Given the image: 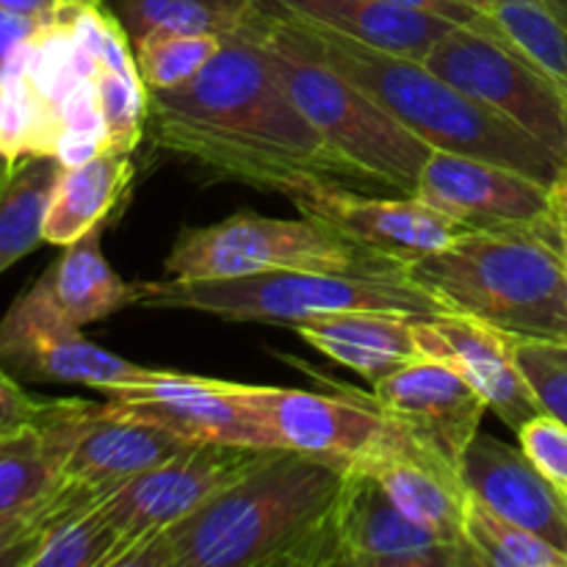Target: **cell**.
Here are the masks:
<instances>
[{
  "mask_svg": "<svg viewBox=\"0 0 567 567\" xmlns=\"http://www.w3.org/2000/svg\"><path fill=\"white\" fill-rule=\"evenodd\" d=\"M147 125L161 150L219 181L282 194L308 177H352L286 92L252 28L225 39L186 86L147 92Z\"/></svg>",
  "mask_w": 567,
  "mask_h": 567,
  "instance_id": "6da1fadb",
  "label": "cell"
},
{
  "mask_svg": "<svg viewBox=\"0 0 567 567\" xmlns=\"http://www.w3.org/2000/svg\"><path fill=\"white\" fill-rule=\"evenodd\" d=\"M347 471L336 460L275 449L122 567H336V504Z\"/></svg>",
  "mask_w": 567,
  "mask_h": 567,
  "instance_id": "7a4b0ae2",
  "label": "cell"
},
{
  "mask_svg": "<svg viewBox=\"0 0 567 567\" xmlns=\"http://www.w3.org/2000/svg\"><path fill=\"white\" fill-rule=\"evenodd\" d=\"M255 25L266 37L341 72L432 150L493 161L548 188L567 172V161L546 144L443 81L424 61L385 53L330 28L269 11H260Z\"/></svg>",
  "mask_w": 567,
  "mask_h": 567,
  "instance_id": "3957f363",
  "label": "cell"
},
{
  "mask_svg": "<svg viewBox=\"0 0 567 567\" xmlns=\"http://www.w3.org/2000/svg\"><path fill=\"white\" fill-rule=\"evenodd\" d=\"M402 275L449 313L513 338L567 341V264L559 230H468L402 264Z\"/></svg>",
  "mask_w": 567,
  "mask_h": 567,
  "instance_id": "277c9868",
  "label": "cell"
},
{
  "mask_svg": "<svg viewBox=\"0 0 567 567\" xmlns=\"http://www.w3.org/2000/svg\"><path fill=\"white\" fill-rule=\"evenodd\" d=\"M138 308L192 310L225 321L293 327L336 310L437 313V305L396 271L280 269L233 280H150L136 286Z\"/></svg>",
  "mask_w": 567,
  "mask_h": 567,
  "instance_id": "5b68a950",
  "label": "cell"
},
{
  "mask_svg": "<svg viewBox=\"0 0 567 567\" xmlns=\"http://www.w3.org/2000/svg\"><path fill=\"white\" fill-rule=\"evenodd\" d=\"M252 31L269 48L271 64L286 92L352 177L377 181L404 197H413L421 169L432 153L430 144L388 114L363 89L349 83L341 72L266 37L258 25H252Z\"/></svg>",
  "mask_w": 567,
  "mask_h": 567,
  "instance_id": "8992f818",
  "label": "cell"
},
{
  "mask_svg": "<svg viewBox=\"0 0 567 567\" xmlns=\"http://www.w3.org/2000/svg\"><path fill=\"white\" fill-rule=\"evenodd\" d=\"M280 269L396 271L402 264L347 241L321 221L236 214L208 227H188L164 260L172 280H233Z\"/></svg>",
  "mask_w": 567,
  "mask_h": 567,
  "instance_id": "52a82bcc",
  "label": "cell"
},
{
  "mask_svg": "<svg viewBox=\"0 0 567 567\" xmlns=\"http://www.w3.org/2000/svg\"><path fill=\"white\" fill-rule=\"evenodd\" d=\"M424 64L567 161V89L502 37L482 25H454Z\"/></svg>",
  "mask_w": 567,
  "mask_h": 567,
  "instance_id": "ba28073f",
  "label": "cell"
},
{
  "mask_svg": "<svg viewBox=\"0 0 567 567\" xmlns=\"http://www.w3.org/2000/svg\"><path fill=\"white\" fill-rule=\"evenodd\" d=\"M275 454V449L230 446V443H188L166 463L133 476L100 502L116 529L120 548L111 567H122L144 543L247 476Z\"/></svg>",
  "mask_w": 567,
  "mask_h": 567,
  "instance_id": "9c48e42d",
  "label": "cell"
},
{
  "mask_svg": "<svg viewBox=\"0 0 567 567\" xmlns=\"http://www.w3.org/2000/svg\"><path fill=\"white\" fill-rule=\"evenodd\" d=\"M0 365L22 380L89 385L109 396L164 377L161 369L131 363L89 341L53 308L39 282L0 321Z\"/></svg>",
  "mask_w": 567,
  "mask_h": 567,
  "instance_id": "30bf717a",
  "label": "cell"
},
{
  "mask_svg": "<svg viewBox=\"0 0 567 567\" xmlns=\"http://www.w3.org/2000/svg\"><path fill=\"white\" fill-rule=\"evenodd\" d=\"M293 208L380 258L408 264L457 241L468 227L419 197H369L341 181L308 177L282 192Z\"/></svg>",
  "mask_w": 567,
  "mask_h": 567,
  "instance_id": "8fae6325",
  "label": "cell"
},
{
  "mask_svg": "<svg viewBox=\"0 0 567 567\" xmlns=\"http://www.w3.org/2000/svg\"><path fill=\"white\" fill-rule=\"evenodd\" d=\"M336 567H482L454 543L396 507L374 474L349 465L336 504Z\"/></svg>",
  "mask_w": 567,
  "mask_h": 567,
  "instance_id": "7c38bea8",
  "label": "cell"
},
{
  "mask_svg": "<svg viewBox=\"0 0 567 567\" xmlns=\"http://www.w3.org/2000/svg\"><path fill=\"white\" fill-rule=\"evenodd\" d=\"M105 404L114 413L147 421L188 443L282 449L269 421L249 402L247 385L236 382L164 371L150 385L111 393Z\"/></svg>",
  "mask_w": 567,
  "mask_h": 567,
  "instance_id": "4fadbf2b",
  "label": "cell"
},
{
  "mask_svg": "<svg viewBox=\"0 0 567 567\" xmlns=\"http://www.w3.org/2000/svg\"><path fill=\"white\" fill-rule=\"evenodd\" d=\"M413 197L468 230H551V188L493 161L432 150Z\"/></svg>",
  "mask_w": 567,
  "mask_h": 567,
  "instance_id": "5bb4252c",
  "label": "cell"
},
{
  "mask_svg": "<svg viewBox=\"0 0 567 567\" xmlns=\"http://www.w3.org/2000/svg\"><path fill=\"white\" fill-rule=\"evenodd\" d=\"M371 404L385 419L441 454L463 474L465 449L491 413L482 393L441 360L421 358L371 385Z\"/></svg>",
  "mask_w": 567,
  "mask_h": 567,
  "instance_id": "9a60e30c",
  "label": "cell"
},
{
  "mask_svg": "<svg viewBox=\"0 0 567 567\" xmlns=\"http://www.w3.org/2000/svg\"><path fill=\"white\" fill-rule=\"evenodd\" d=\"M341 396L293 388L247 385V396L264 413L282 449L354 465L369 457L391 432V419L371 404L369 393L341 385Z\"/></svg>",
  "mask_w": 567,
  "mask_h": 567,
  "instance_id": "2e32d148",
  "label": "cell"
},
{
  "mask_svg": "<svg viewBox=\"0 0 567 567\" xmlns=\"http://www.w3.org/2000/svg\"><path fill=\"white\" fill-rule=\"evenodd\" d=\"M415 338L426 358L441 360L463 374L482 393L491 413L513 432L540 413L529 382L515 363L513 336L485 321L437 310L415 316Z\"/></svg>",
  "mask_w": 567,
  "mask_h": 567,
  "instance_id": "e0dca14e",
  "label": "cell"
},
{
  "mask_svg": "<svg viewBox=\"0 0 567 567\" xmlns=\"http://www.w3.org/2000/svg\"><path fill=\"white\" fill-rule=\"evenodd\" d=\"M354 465L374 474L388 496L410 518L449 540L465 543L463 520L471 491L463 474L402 426L393 424L385 441Z\"/></svg>",
  "mask_w": 567,
  "mask_h": 567,
  "instance_id": "ac0fdd59",
  "label": "cell"
},
{
  "mask_svg": "<svg viewBox=\"0 0 567 567\" xmlns=\"http://www.w3.org/2000/svg\"><path fill=\"white\" fill-rule=\"evenodd\" d=\"M463 482L502 518L535 532L567 554V498L524 454L493 435L471 441L463 457Z\"/></svg>",
  "mask_w": 567,
  "mask_h": 567,
  "instance_id": "d6986e66",
  "label": "cell"
},
{
  "mask_svg": "<svg viewBox=\"0 0 567 567\" xmlns=\"http://www.w3.org/2000/svg\"><path fill=\"white\" fill-rule=\"evenodd\" d=\"M260 11L330 28L369 48L424 61L460 22L385 0H258Z\"/></svg>",
  "mask_w": 567,
  "mask_h": 567,
  "instance_id": "ffe728a7",
  "label": "cell"
},
{
  "mask_svg": "<svg viewBox=\"0 0 567 567\" xmlns=\"http://www.w3.org/2000/svg\"><path fill=\"white\" fill-rule=\"evenodd\" d=\"M415 316L402 310H336L299 321L291 330L369 385H377L393 371L426 358L415 338Z\"/></svg>",
  "mask_w": 567,
  "mask_h": 567,
  "instance_id": "44dd1931",
  "label": "cell"
},
{
  "mask_svg": "<svg viewBox=\"0 0 567 567\" xmlns=\"http://www.w3.org/2000/svg\"><path fill=\"white\" fill-rule=\"evenodd\" d=\"M186 446L188 441L183 437L147 424V421L114 413L103 402L94 404L86 426L78 435L75 446L66 457L64 476L97 487V491L114 493L133 476L166 463Z\"/></svg>",
  "mask_w": 567,
  "mask_h": 567,
  "instance_id": "7402d4cb",
  "label": "cell"
},
{
  "mask_svg": "<svg viewBox=\"0 0 567 567\" xmlns=\"http://www.w3.org/2000/svg\"><path fill=\"white\" fill-rule=\"evenodd\" d=\"M103 225L66 244L64 255L39 277L53 308L70 324L83 327L136 305V286H127L103 255Z\"/></svg>",
  "mask_w": 567,
  "mask_h": 567,
  "instance_id": "603a6c76",
  "label": "cell"
},
{
  "mask_svg": "<svg viewBox=\"0 0 567 567\" xmlns=\"http://www.w3.org/2000/svg\"><path fill=\"white\" fill-rule=\"evenodd\" d=\"M133 153L103 150L83 164L64 166L44 216V244L78 241L83 233L109 221L133 181Z\"/></svg>",
  "mask_w": 567,
  "mask_h": 567,
  "instance_id": "cb8c5ba5",
  "label": "cell"
},
{
  "mask_svg": "<svg viewBox=\"0 0 567 567\" xmlns=\"http://www.w3.org/2000/svg\"><path fill=\"white\" fill-rule=\"evenodd\" d=\"M64 164L31 155L0 175V275L44 244V216Z\"/></svg>",
  "mask_w": 567,
  "mask_h": 567,
  "instance_id": "d4e9b609",
  "label": "cell"
},
{
  "mask_svg": "<svg viewBox=\"0 0 567 567\" xmlns=\"http://www.w3.org/2000/svg\"><path fill=\"white\" fill-rule=\"evenodd\" d=\"M258 0H120L131 39L147 33H214L230 39L258 20Z\"/></svg>",
  "mask_w": 567,
  "mask_h": 567,
  "instance_id": "484cf974",
  "label": "cell"
},
{
  "mask_svg": "<svg viewBox=\"0 0 567 567\" xmlns=\"http://www.w3.org/2000/svg\"><path fill=\"white\" fill-rule=\"evenodd\" d=\"M463 535L480 557L482 567H567V554L535 532L502 518L474 493L465 507Z\"/></svg>",
  "mask_w": 567,
  "mask_h": 567,
  "instance_id": "4316f807",
  "label": "cell"
},
{
  "mask_svg": "<svg viewBox=\"0 0 567 567\" xmlns=\"http://www.w3.org/2000/svg\"><path fill=\"white\" fill-rule=\"evenodd\" d=\"M225 48V39L214 33H147L136 39L138 75L147 92H169L186 86Z\"/></svg>",
  "mask_w": 567,
  "mask_h": 567,
  "instance_id": "83f0119b",
  "label": "cell"
},
{
  "mask_svg": "<svg viewBox=\"0 0 567 567\" xmlns=\"http://www.w3.org/2000/svg\"><path fill=\"white\" fill-rule=\"evenodd\" d=\"M120 537L103 507L81 509L44 537L31 567H111Z\"/></svg>",
  "mask_w": 567,
  "mask_h": 567,
  "instance_id": "f1b7e54d",
  "label": "cell"
},
{
  "mask_svg": "<svg viewBox=\"0 0 567 567\" xmlns=\"http://www.w3.org/2000/svg\"><path fill=\"white\" fill-rule=\"evenodd\" d=\"M97 97L109 150L133 153L147 125V86L142 75H125L100 64Z\"/></svg>",
  "mask_w": 567,
  "mask_h": 567,
  "instance_id": "f546056e",
  "label": "cell"
},
{
  "mask_svg": "<svg viewBox=\"0 0 567 567\" xmlns=\"http://www.w3.org/2000/svg\"><path fill=\"white\" fill-rule=\"evenodd\" d=\"M515 363L529 382L540 413L567 426V341L554 338H515Z\"/></svg>",
  "mask_w": 567,
  "mask_h": 567,
  "instance_id": "4dcf8cb0",
  "label": "cell"
},
{
  "mask_svg": "<svg viewBox=\"0 0 567 567\" xmlns=\"http://www.w3.org/2000/svg\"><path fill=\"white\" fill-rule=\"evenodd\" d=\"M526 457L554 487L567 493V426L548 413H537L518 432Z\"/></svg>",
  "mask_w": 567,
  "mask_h": 567,
  "instance_id": "1f68e13d",
  "label": "cell"
},
{
  "mask_svg": "<svg viewBox=\"0 0 567 567\" xmlns=\"http://www.w3.org/2000/svg\"><path fill=\"white\" fill-rule=\"evenodd\" d=\"M53 399L31 396L22 391L20 382L0 365V437L20 432L25 426H37L50 410Z\"/></svg>",
  "mask_w": 567,
  "mask_h": 567,
  "instance_id": "d6a6232c",
  "label": "cell"
},
{
  "mask_svg": "<svg viewBox=\"0 0 567 567\" xmlns=\"http://www.w3.org/2000/svg\"><path fill=\"white\" fill-rule=\"evenodd\" d=\"M48 17H25V14H14V11L0 9V70L9 61V55L14 53L17 44L25 42L28 37L42 28V22Z\"/></svg>",
  "mask_w": 567,
  "mask_h": 567,
  "instance_id": "836d02e7",
  "label": "cell"
},
{
  "mask_svg": "<svg viewBox=\"0 0 567 567\" xmlns=\"http://www.w3.org/2000/svg\"><path fill=\"white\" fill-rule=\"evenodd\" d=\"M385 3H399L410 6V9L430 11V14L446 17V20L460 22V25H476L482 20V11L474 9L471 3L463 0H385Z\"/></svg>",
  "mask_w": 567,
  "mask_h": 567,
  "instance_id": "e575fe53",
  "label": "cell"
},
{
  "mask_svg": "<svg viewBox=\"0 0 567 567\" xmlns=\"http://www.w3.org/2000/svg\"><path fill=\"white\" fill-rule=\"evenodd\" d=\"M551 205H554V219H557L559 244H563V255L567 264V172L551 186Z\"/></svg>",
  "mask_w": 567,
  "mask_h": 567,
  "instance_id": "d590c367",
  "label": "cell"
},
{
  "mask_svg": "<svg viewBox=\"0 0 567 567\" xmlns=\"http://www.w3.org/2000/svg\"><path fill=\"white\" fill-rule=\"evenodd\" d=\"M61 0H0V9L25 17H50L59 9Z\"/></svg>",
  "mask_w": 567,
  "mask_h": 567,
  "instance_id": "8d00e7d4",
  "label": "cell"
},
{
  "mask_svg": "<svg viewBox=\"0 0 567 567\" xmlns=\"http://www.w3.org/2000/svg\"><path fill=\"white\" fill-rule=\"evenodd\" d=\"M463 3H471V6H474V9L485 11V9H487V3H491V0H463Z\"/></svg>",
  "mask_w": 567,
  "mask_h": 567,
  "instance_id": "74e56055",
  "label": "cell"
},
{
  "mask_svg": "<svg viewBox=\"0 0 567 567\" xmlns=\"http://www.w3.org/2000/svg\"><path fill=\"white\" fill-rule=\"evenodd\" d=\"M81 3H94V6H103V0H81Z\"/></svg>",
  "mask_w": 567,
  "mask_h": 567,
  "instance_id": "f35d334b",
  "label": "cell"
},
{
  "mask_svg": "<svg viewBox=\"0 0 567 567\" xmlns=\"http://www.w3.org/2000/svg\"><path fill=\"white\" fill-rule=\"evenodd\" d=\"M565 498H567V493H565Z\"/></svg>",
  "mask_w": 567,
  "mask_h": 567,
  "instance_id": "ab89813d",
  "label": "cell"
}]
</instances>
